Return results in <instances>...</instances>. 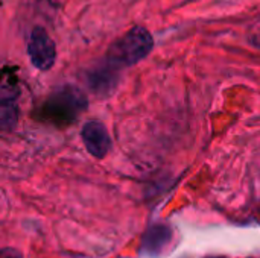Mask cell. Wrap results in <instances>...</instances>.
Returning a JSON list of instances; mask_svg holds the SVG:
<instances>
[{"label":"cell","mask_w":260,"mask_h":258,"mask_svg":"<svg viewBox=\"0 0 260 258\" xmlns=\"http://www.w3.org/2000/svg\"><path fill=\"white\" fill-rule=\"evenodd\" d=\"M152 47L154 38L151 32L142 26H134L110 46L107 59L116 67H129L145 59Z\"/></svg>","instance_id":"obj_1"},{"label":"cell","mask_w":260,"mask_h":258,"mask_svg":"<svg viewBox=\"0 0 260 258\" xmlns=\"http://www.w3.org/2000/svg\"><path fill=\"white\" fill-rule=\"evenodd\" d=\"M84 108H87V99L75 87H64L55 91L44 103V116L55 123L72 122Z\"/></svg>","instance_id":"obj_2"},{"label":"cell","mask_w":260,"mask_h":258,"mask_svg":"<svg viewBox=\"0 0 260 258\" xmlns=\"http://www.w3.org/2000/svg\"><path fill=\"white\" fill-rule=\"evenodd\" d=\"M27 56L32 65L41 71H47L53 67L56 59V46L44 27L35 26L30 30L27 41Z\"/></svg>","instance_id":"obj_3"},{"label":"cell","mask_w":260,"mask_h":258,"mask_svg":"<svg viewBox=\"0 0 260 258\" xmlns=\"http://www.w3.org/2000/svg\"><path fill=\"white\" fill-rule=\"evenodd\" d=\"M81 138L87 152L98 160H104L111 149V137L102 122L88 120L81 129Z\"/></svg>","instance_id":"obj_4"},{"label":"cell","mask_w":260,"mask_h":258,"mask_svg":"<svg viewBox=\"0 0 260 258\" xmlns=\"http://www.w3.org/2000/svg\"><path fill=\"white\" fill-rule=\"evenodd\" d=\"M117 68L119 67H116L114 64L108 62V65L99 67V68L93 70L88 75V85H90L91 91L94 94H101V96L110 94L116 88L117 81H119Z\"/></svg>","instance_id":"obj_5"},{"label":"cell","mask_w":260,"mask_h":258,"mask_svg":"<svg viewBox=\"0 0 260 258\" xmlns=\"http://www.w3.org/2000/svg\"><path fill=\"white\" fill-rule=\"evenodd\" d=\"M172 240V230L168 225L157 224L151 227L143 237V251L149 255H160Z\"/></svg>","instance_id":"obj_6"},{"label":"cell","mask_w":260,"mask_h":258,"mask_svg":"<svg viewBox=\"0 0 260 258\" xmlns=\"http://www.w3.org/2000/svg\"><path fill=\"white\" fill-rule=\"evenodd\" d=\"M0 120H2V128L12 129V126L17 122V106H15V99L12 96L6 97L2 96V111H0Z\"/></svg>","instance_id":"obj_7"}]
</instances>
